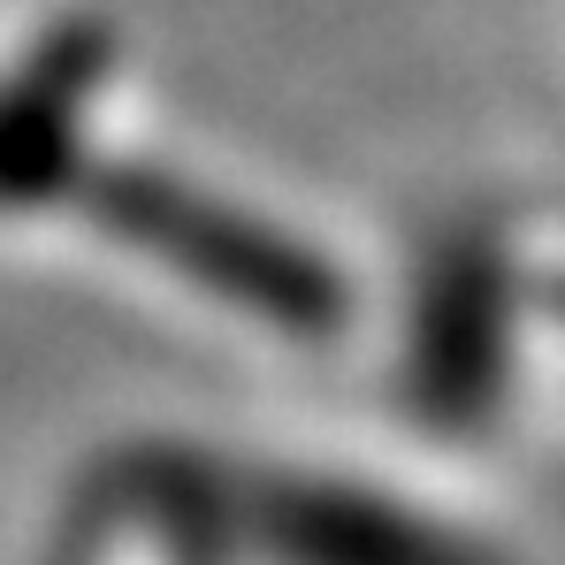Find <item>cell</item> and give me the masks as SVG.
Masks as SVG:
<instances>
[{
	"instance_id": "6da1fadb",
	"label": "cell",
	"mask_w": 565,
	"mask_h": 565,
	"mask_svg": "<svg viewBox=\"0 0 565 565\" xmlns=\"http://www.w3.org/2000/svg\"><path fill=\"white\" fill-rule=\"evenodd\" d=\"M230 565H535L467 459L420 436H222Z\"/></svg>"
}]
</instances>
